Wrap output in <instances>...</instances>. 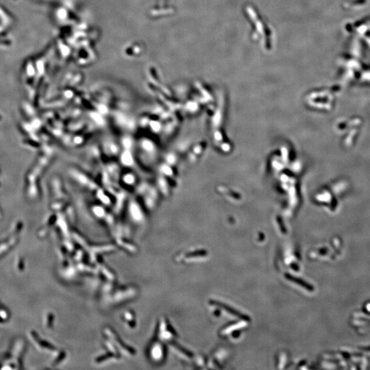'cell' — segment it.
Here are the masks:
<instances>
[{
    "instance_id": "obj_2",
    "label": "cell",
    "mask_w": 370,
    "mask_h": 370,
    "mask_svg": "<svg viewBox=\"0 0 370 370\" xmlns=\"http://www.w3.org/2000/svg\"><path fill=\"white\" fill-rule=\"evenodd\" d=\"M286 277H287V279L290 280L291 281L294 282V283H296L299 284L300 285H302V287H304L305 288H306V289H309V290L311 289V287L310 285H308V284L305 283V282H304L302 280H301L300 279H298V278H295L294 276H292L291 275H288V274H287V275H286Z\"/></svg>"
},
{
    "instance_id": "obj_1",
    "label": "cell",
    "mask_w": 370,
    "mask_h": 370,
    "mask_svg": "<svg viewBox=\"0 0 370 370\" xmlns=\"http://www.w3.org/2000/svg\"><path fill=\"white\" fill-rule=\"evenodd\" d=\"M210 304L213 305V306H218L219 308H224V309L225 311L228 312H230V314L233 315H235L236 317H237V318H241L242 319L246 320V321H249V320H250V318H249L248 316H247L246 315H244V314L241 313V312H239L237 311H236L235 309H234V308H231L230 306H227L226 304L220 302H219V301L211 300V301H210Z\"/></svg>"
},
{
    "instance_id": "obj_3",
    "label": "cell",
    "mask_w": 370,
    "mask_h": 370,
    "mask_svg": "<svg viewBox=\"0 0 370 370\" xmlns=\"http://www.w3.org/2000/svg\"><path fill=\"white\" fill-rule=\"evenodd\" d=\"M207 254V251H205V250H199V251H193V252L190 253V254L186 255V257H201V256H205V255Z\"/></svg>"
}]
</instances>
